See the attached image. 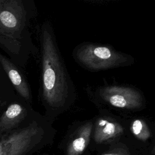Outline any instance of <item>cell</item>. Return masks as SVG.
I'll use <instances>...</instances> for the list:
<instances>
[{
  "label": "cell",
  "instance_id": "9c48e42d",
  "mask_svg": "<svg viewBox=\"0 0 155 155\" xmlns=\"http://www.w3.org/2000/svg\"><path fill=\"white\" fill-rule=\"evenodd\" d=\"M93 119L83 122L73 133L68 148L67 155H81L90 142L93 133Z\"/></svg>",
  "mask_w": 155,
  "mask_h": 155
},
{
  "label": "cell",
  "instance_id": "8fae6325",
  "mask_svg": "<svg viewBox=\"0 0 155 155\" xmlns=\"http://www.w3.org/2000/svg\"><path fill=\"white\" fill-rule=\"evenodd\" d=\"M6 104H7V101L0 100V107L4 106L5 105H6Z\"/></svg>",
  "mask_w": 155,
  "mask_h": 155
},
{
  "label": "cell",
  "instance_id": "4fadbf2b",
  "mask_svg": "<svg viewBox=\"0 0 155 155\" xmlns=\"http://www.w3.org/2000/svg\"><path fill=\"white\" fill-rule=\"evenodd\" d=\"M0 70H1V67H0Z\"/></svg>",
  "mask_w": 155,
  "mask_h": 155
},
{
  "label": "cell",
  "instance_id": "8992f818",
  "mask_svg": "<svg viewBox=\"0 0 155 155\" xmlns=\"http://www.w3.org/2000/svg\"><path fill=\"white\" fill-rule=\"evenodd\" d=\"M121 123L108 110L102 108L98 115L93 118V137L96 143H101L116 138L124 133Z\"/></svg>",
  "mask_w": 155,
  "mask_h": 155
},
{
  "label": "cell",
  "instance_id": "5b68a950",
  "mask_svg": "<svg viewBox=\"0 0 155 155\" xmlns=\"http://www.w3.org/2000/svg\"><path fill=\"white\" fill-rule=\"evenodd\" d=\"M93 98L97 104L126 111H140L146 107V99L137 88L125 85H105L97 87Z\"/></svg>",
  "mask_w": 155,
  "mask_h": 155
},
{
  "label": "cell",
  "instance_id": "52a82bcc",
  "mask_svg": "<svg viewBox=\"0 0 155 155\" xmlns=\"http://www.w3.org/2000/svg\"><path fill=\"white\" fill-rule=\"evenodd\" d=\"M35 113L28 102L10 104L0 117V137L18 128Z\"/></svg>",
  "mask_w": 155,
  "mask_h": 155
},
{
  "label": "cell",
  "instance_id": "30bf717a",
  "mask_svg": "<svg viewBox=\"0 0 155 155\" xmlns=\"http://www.w3.org/2000/svg\"><path fill=\"white\" fill-rule=\"evenodd\" d=\"M130 130L137 139L141 140H147L151 136V130L147 122L140 117L134 118L131 121Z\"/></svg>",
  "mask_w": 155,
  "mask_h": 155
},
{
  "label": "cell",
  "instance_id": "6da1fadb",
  "mask_svg": "<svg viewBox=\"0 0 155 155\" xmlns=\"http://www.w3.org/2000/svg\"><path fill=\"white\" fill-rule=\"evenodd\" d=\"M39 34L41 69L39 99L45 110L44 116L52 124L74 105L77 93L50 21L42 23Z\"/></svg>",
  "mask_w": 155,
  "mask_h": 155
},
{
  "label": "cell",
  "instance_id": "7a4b0ae2",
  "mask_svg": "<svg viewBox=\"0 0 155 155\" xmlns=\"http://www.w3.org/2000/svg\"><path fill=\"white\" fill-rule=\"evenodd\" d=\"M35 11L34 8L29 9L22 0H0V45L24 61L30 53L34 56L39 53L28 30Z\"/></svg>",
  "mask_w": 155,
  "mask_h": 155
},
{
  "label": "cell",
  "instance_id": "ba28073f",
  "mask_svg": "<svg viewBox=\"0 0 155 155\" xmlns=\"http://www.w3.org/2000/svg\"><path fill=\"white\" fill-rule=\"evenodd\" d=\"M0 63L19 95L27 102L31 103L32 101L31 89L23 73L12 62L1 54Z\"/></svg>",
  "mask_w": 155,
  "mask_h": 155
},
{
  "label": "cell",
  "instance_id": "3957f363",
  "mask_svg": "<svg viewBox=\"0 0 155 155\" xmlns=\"http://www.w3.org/2000/svg\"><path fill=\"white\" fill-rule=\"evenodd\" d=\"M72 56L81 67L93 72L130 66L134 63L132 56L117 51L110 45L90 42L76 45Z\"/></svg>",
  "mask_w": 155,
  "mask_h": 155
},
{
  "label": "cell",
  "instance_id": "7c38bea8",
  "mask_svg": "<svg viewBox=\"0 0 155 155\" xmlns=\"http://www.w3.org/2000/svg\"><path fill=\"white\" fill-rule=\"evenodd\" d=\"M104 155H114V154H104Z\"/></svg>",
  "mask_w": 155,
  "mask_h": 155
},
{
  "label": "cell",
  "instance_id": "277c9868",
  "mask_svg": "<svg viewBox=\"0 0 155 155\" xmlns=\"http://www.w3.org/2000/svg\"><path fill=\"white\" fill-rule=\"evenodd\" d=\"M51 124L36 111L25 125L0 137V155H25L45 138Z\"/></svg>",
  "mask_w": 155,
  "mask_h": 155
}]
</instances>
